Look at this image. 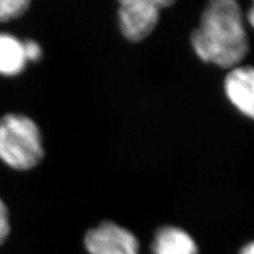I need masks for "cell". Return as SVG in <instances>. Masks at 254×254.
I'll use <instances>...</instances> for the list:
<instances>
[{"instance_id": "cell-1", "label": "cell", "mask_w": 254, "mask_h": 254, "mask_svg": "<svg viewBox=\"0 0 254 254\" xmlns=\"http://www.w3.org/2000/svg\"><path fill=\"white\" fill-rule=\"evenodd\" d=\"M190 44L202 62L224 68L239 66L249 53L250 43L237 0H208Z\"/></svg>"}, {"instance_id": "cell-2", "label": "cell", "mask_w": 254, "mask_h": 254, "mask_svg": "<svg viewBox=\"0 0 254 254\" xmlns=\"http://www.w3.org/2000/svg\"><path fill=\"white\" fill-rule=\"evenodd\" d=\"M44 158L43 136L30 117L7 113L0 118V160L15 171H30Z\"/></svg>"}, {"instance_id": "cell-3", "label": "cell", "mask_w": 254, "mask_h": 254, "mask_svg": "<svg viewBox=\"0 0 254 254\" xmlns=\"http://www.w3.org/2000/svg\"><path fill=\"white\" fill-rule=\"evenodd\" d=\"M85 247L90 254H139V241L127 228L104 221L85 234Z\"/></svg>"}, {"instance_id": "cell-4", "label": "cell", "mask_w": 254, "mask_h": 254, "mask_svg": "<svg viewBox=\"0 0 254 254\" xmlns=\"http://www.w3.org/2000/svg\"><path fill=\"white\" fill-rule=\"evenodd\" d=\"M160 19V8L142 1L119 4L118 24L123 36L132 43L147 38L157 27Z\"/></svg>"}, {"instance_id": "cell-5", "label": "cell", "mask_w": 254, "mask_h": 254, "mask_svg": "<svg viewBox=\"0 0 254 254\" xmlns=\"http://www.w3.org/2000/svg\"><path fill=\"white\" fill-rule=\"evenodd\" d=\"M225 94L241 114L254 120V67L239 65L231 68L224 81Z\"/></svg>"}, {"instance_id": "cell-6", "label": "cell", "mask_w": 254, "mask_h": 254, "mask_svg": "<svg viewBox=\"0 0 254 254\" xmlns=\"http://www.w3.org/2000/svg\"><path fill=\"white\" fill-rule=\"evenodd\" d=\"M153 254H198L194 239L186 231L176 226H164L154 234Z\"/></svg>"}, {"instance_id": "cell-7", "label": "cell", "mask_w": 254, "mask_h": 254, "mask_svg": "<svg viewBox=\"0 0 254 254\" xmlns=\"http://www.w3.org/2000/svg\"><path fill=\"white\" fill-rule=\"evenodd\" d=\"M23 40L13 34L0 33V75L17 77L27 66Z\"/></svg>"}, {"instance_id": "cell-8", "label": "cell", "mask_w": 254, "mask_h": 254, "mask_svg": "<svg viewBox=\"0 0 254 254\" xmlns=\"http://www.w3.org/2000/svg\"><path fill=\"white\" fill-rule=\"evenodd\" d=\"M32 0H0V23H7L21 17Z\"/></svg>"}, {"instance_id": "cell-9", "label": "cell", "mask_w": 254, "mask_h": 254, "mask_svg": "<svg viewBox=\"0 0 254 254\" xmlns=\"http://www.w3.org/2000/svg\"><path fill=\"white\" fill-rule=\"evenodd\" d=\"M9 231H11V225H9V214L7 206L0 198V245L4 244V241L7 239Z\"/></svg>"}, {"instance_id": "cell-10", "label": "cell", "mask_w": 254, "mask_h": 254, "mask_svg": "<svg viewBox=\"0 0 254 254\" xmlns=\"http://www.w3.org/2000/svg\"><path fill=\"white\" fill-rule=\"evenodd\" d=\"M24 43V51L26 56L27 63H37L39 62L43 57V49L36 40L27 39L23 40Z\"/></svg>"}, {"instance_id": "cell-11", "label": "cell", "mask_w": 254, "mask_h": 254, "mask_svg": "<svg viewBox=\"0 0 254 254\" xmlns=\"http://www.w3.org/2000/svg\"><path fill=\"white\" fill-rule=\"evenodd\" d=\"M119 4L122 2H128V1H142V2H148V4L155 5L159 8H164L167 7V6H171L172 4H174L176 0H118Z\"/></svg>"}, {"instance_id": "cell-12", "label": "cell", "mask_w": 254, "mask_h": 254, "mask_svg": "<svg viewBox=\"0 0 254 254\" xmlns=\"http://www.w3.org/2000/svg\"><path fill=\"white\" fill-rule=\"evenodd\" d=\"M239 254H254V241L246 244L240 251Z\"/></svg>"}, {"instance_id": "cell-13", "label": "cell", "mask_w": 254, "mask_h": 254, "mask_svg": "<svg viewBox=\"0 0 254 254\" xmlns=\"http://www.w3.org/2000/svg\"><path fill=\"white\" fill-rule=\"evenodd\" d=\"M247 20H249V23H250L251 26L254 28V0H253L252 7L250 8L249 14H247Z\"/></svg>"}]
</instances>
